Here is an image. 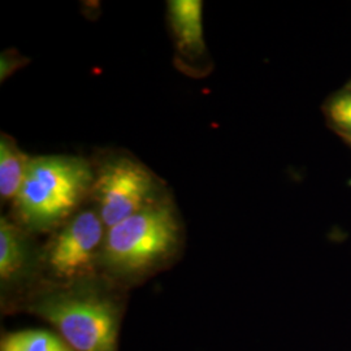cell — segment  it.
<instances>
[{
    "label": "cell",
    "instance_id": "1",
    "mask_svg": "<svg viewBox=\"0 0 351 351\" xmlns=\"http://www.w3.org/2000/svg\"><path fill=\"white\" fill-rule=\"evenodd\" d=\"M94 167L68 155L32 158L23 188L13 202L19 226L46 232L63 226L90 198Z\"/></svg>",
    "mask_w": 351,
    "mask_h": 351
},
{
    "label": "cell",
    "instance_id": "2",
    "mask_svg": "<svg viewBox=\"0 0 351 351\" xmlns=\"http://www.w3.org/2000/svg\"><path fill=\"white\" fill-rule=\"evenodd\" d=\"M181 234L178 215L168 198L107 229L101 264L116 276H143L175 254Z\"/></svg>",
    "mask_w": 351,
    "mask_h": 351
},
{
    "label": "cell",
    "instance_id": "3",
    "mask_svg": "<svg viewBox=\"0 0 351 351\" xmlns=\"http://www.w3.org/2000/svg\"><path fill=\"white\" fill-rule=\"evenodd\" d=\"M30 310L49 322L75 351H117L119 307L95 290L68 289L47 293Z\"/></svg>",
    "mask_w": 351,
    "mask_h": 351
},
{
    "label": "cell",
    "instance_id": "4",
    "mask_svg": "<svg viewBox=\"0 0 351 351\" xmlns=\"http://www.w3.org/2000/svg\"><path fill=\"white\" fill-rule=\"evenodd\" d=\"M90 198L107 229L168 199L162 181L129 156H111L94 168Z\"/></svg>",
    "mask_w": 351,
    "mask_h": 351
},
{
    "label": "cell",
    "instance_id": "5",
    "mask_svg": "<svg viewBox=\"0 0 351 351\" xmlns=\"http://www.w3.org/2000/svg\"><path fill=\"white\" fill-rule=\"evenodd\" d=\"M107 228L97 210L75 213L50 239L43 261L49 272L59 281L77 282L91 276L101 263Z\"/></svg>",
    "mask_w": 351,
    "mask_h": 351
},
{
    "label": "cell",
    "instance_id": "6",
    "mask_svg": "<svg viewBox=\"0 0 351 351\" xmlns=\"http://www.w3.org/2000/svg\"><path fill=\"white\" fill-rule=\"evenodd\" d=\"M168 20L181 55L201 59L206 52L201 0L168 1Z\"/></svg>",
    "mask_w": 351,
    "mask_h": 351
},
{
    "label": "cell",
    "instance_id": "7",
    "mask_svg": "<svg viewBox=\"0 0 351 351\" xmlns=\"http://www.w3.org/2000/svg\"><path fill=\"white\" fill-rule=\"evenodd\" d=\"M24 228L0 219V280L1 284H11L20 280L30 264V247Z\"/></svg>",
    "mask_w": 351,
    "mask_h": 351
},
{
    "label": "cell",
    "instance_id": "8",
    "mask_svg": "<svg viewBox=\"0 0 351 351\" xmlns=\"http://www.w3.org/2000/svg\"><path fill=\"white\" fill-rule=\"evenodd\" d=\"M32 158L19 147L16 141L1 133L0 137V197L1 202L17 198L25 180Z\"/></svg>",
    "mask_w": 351,
    "mask_h": 351
},
{
    "label": "cell",
    "instance_id": "9",
    "mask_svg": "<svg viewBox=\"0 0 351 351\" xmlns=\"http://www.w3.org/2000/svg\"><path fill=\"white\" fill-rule=\"evenodd\" d=\"M0 351H75L60 336L47 330H20L3 336Z\"/></svg>",
    "mask_w": 351,
    "mask_h": 351
},
{
    "label": "cell",
    "instance_id": "10",
    "mask_svg": "<svg viewBox=\"0 0 351 351\" xmlns=\"http://www.w3.org/2000/svg\"><path fill=\"white\" fill-rule=\"evenodd\" d=\"M330 120L351 134V93L339 95L329 104Z\"/></svg>",
    "mask_w": 351,
    "mask_h": 351
},
{
    "label": "cell",
    "instance_id": "11",
    "mask_svg": "<svg viewBox=\"0 0 351 351\" xmlns=\"http://www.w3.org/2000/svg\"><path fill=\"white\" fill-rule=\"evenodd\" d=\"M26 64L27 59L20 55L17 51H4L0 56V81L4 82L10 75H12L20 68L25 66Z\"/></svg>",
    "mask_w": 351,
    "mask_h": 351
}]
</instances>
